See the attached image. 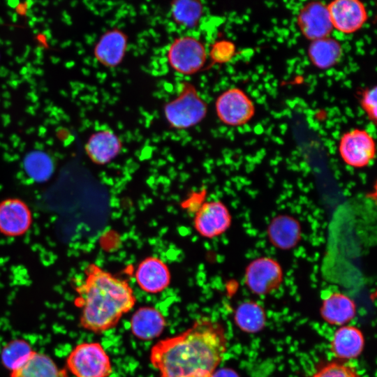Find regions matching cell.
Returning <instances> with one entry per match:
<instances>
[{
	"label": "cell",
	"instance_id": "19",
	"mask_svg": "<svg viewBox=\"0 0 377 377\" xmlns=\"http://www.w3.org/2000/svg\"><path fill=\"white\" fill-rule=\"evenodd\" d=\"M364 347V337L355 326L343 325L334 334L330 343L333 355L343 360L357 358Z\"/></svg>",
	"mask_w": 377,
	"mask_h": 377
},
{
	"label": "cell",
	"instance_id": "14",
	"mask_svg": "<svg viewBox=\"0 0 377 377\" xmlns=\"http://www.w3.org/2000/svg\"><path fill=\"white\" fill-rule=\"evenodd\" d=\"M32 223L28 205L17 198H8L0 202V232L8 237L25 234Z\"/></svg>",
	"mask_w": 377,
	"mask_h": 377
},
{
	"label": "cell",
	"instance_id": "3",
	"mask_svg": "<svg viewBox=\"0 0 377 377\" xmlns=\"http://www.w3.org/2000/svg\"><path fill=\"white\" fill-rule=\"evenodd\" d=\"M207 114V104L195 86L189 81L178 84L176 96L163 106V114L169 126L176 130L193 128Z\"/></svg>",
	"mask_w": 377,
	"mask_h": 377
},
{
	"label": "cell",
	"instance_id": "28",
	"mask_svg": "<svg viewBox=\"0 0 377 377\" xmlns=\"http://www.w3.org/2000/svg\"><path fill=\"white\" fill-rule=\"evenodd\" d=\"M360 105L369 119L374 124L377 121V87L365 89L361 94Z\"/></svg>",
	"mask_w": 377,
	"mask_h": 377
},
{
	"label": "cell",
	"instance_id": "15",
	"mask_svg": "<svg viewBox=\"0 0 377 377\" xmlns=\"http://www.w3.org/2000/svg\"><path fill=\"white\" fill-rule=\"evenodd\" d=\"M122 147L119 136L109 128L93 133L84 145L89 158L98 165L110 163L120 154Z\"/></svg>",
	"mask_w": 377,
	"mask_h": 377
},
{
	"label": "cell",
	"instance_id": "1",
	"mask_svg": "<svg viewBox=\"0 0 377 377\" xmlns=\"http://www.w3.org/2000/svg\"><path fill=\"white\" fill-rule=\"evenodd\" d=\"M226 349L222 325L200 318L184 332L157 342L149 360L160 377H212Z\"/></svg>",
	"mask_w": 377,
	"mask_h": 377
},
{
	"label": "cell",
	"instance_id": "10",
	"mask_svg": "<svg viewBox=\"0 0 377 377\" xmlns=\"http://www.w3.org/2000/svg\"><path fill=\"white\" fill-rule=\"evenodd\" d=\"M327 6L333 29L345 34L357 32L368 20L367 7L358 0H336Z\"/></svg>",
	"mask_w": 377,
	"mask_h": 377
},
{
	"label": "cell",
	"instance_id": "8",
	"mask_svg": "<svg viewBox=\"0 0 377 377\" xmlns=\"http://www.w3.org/2000/svg\"><path fill=\"white\" fill-rule=\"evenodd\" d=\"M338 151L343 163L353 168H364L376 157L374 138L366 130L353 128L341 136Z\"/></svg>",
	"mask_w": 377,
	"mask_h": 377
},
{
	"label": "cell",
	"instance_id": "6",
	"mask_svg": "<svg viewBox=\"0 0 377 377\" xmlns=\"http://www.w3.org/2000/svg\"><path fill=\"white\" fill-rule=\"evenodd\" d=\"M216 114L221 122L229 126L247 124L255 115L251 98L238 87H230L220 94L214 103Z\"/></svg>",
	"mask_w": 377,
	"mask_h": 377
},
{
	"label": "cell",
	"instance_id": "12",
	"mask_svg": "<svg viewBox=\"0 0 377 377\" xmlns=\"http://www.w3.org/2000/svg\"><path fill=\"white\" fill-rule=\"evenodd\" d=\"M128 45L127 34L119 28H112L104 32L96 43L93 54L101 65L114 68L124 61Z\"/></svg>",
	"mask_w": 377,
	"mask_h": 377
},
{
	"label": "cell",
	"instance_id": "27",
	"mask_svg": "<svg viewBox=\"0 0 377 377\" xmlns=\"http://www.w3.org/2000/svg\"><path fill=\"white\" fill-rule=\"evenodd\" d=\"M312 377H360L352 366L330 362L317 371Z\"/></svg>",
	"mask_w": 377,
	"mask_h": 377
},
{
	"label": "cell",
	"instance_id": "5",
	"mask_svg": "<svg viewBox=\"0 0 377 377\" xmlns=\"http://www.w3.org/2000/svg\"><path fill=\"white\" fill-rule=\"evenodd\" d=\"M167 60L170 68L183 75H192L205 66L208 52L205 43L191 35H182L169 45Z\"/></svg>",
	"mask_w": 377,
	"mask_h": 377
},
{
	"label": "cell",
	"instance_id": "17",
	"mask_svg": "<svg viewBox=\"0 0 377 377\" xmlns=\"http://www.w3.org/2000/svg\"><path fill=\"white\" fill-rule=\"evenodd\" d=\"M320 313L322 318L328 324L343 326L355 316L356 304L343 293L330 292L323 300Z\"/></svg>",
	"mask_w": 377,
	"mask_h": 377
},
{
	"label": "cell",
	"instance_id": "4",
	"mask_svg": "<svg viewBox=\"0 0 377 377\" xmlns=\"http://www.w3.org/2000/svg\"><path fill=\"white\" fill-rule=\"evenodd\" d=\"M66 364L74 377H108L112 372L110 358L98 342H82L75 346Z\"/></svg>",
	"mask_w": 377,
	"mask_h": 377
},
{
	"label": "cell",
	"instance_id": "16",
	"mask_svg": "<svg viewBox=\"0 0 377 377\" xmlns=\"http://www.w3.org/2000/svg\"><path fill=\"white\" fill-rule=\"evenodd\" d=\"M269 243L276 249L288 251L295 248L302 238L300 221L288 214L274 216L267 228Z\"/></svg>",
	"mask_w": 377,
	"mask_h": 377
},
{
	"label": "cell",
	"instance_id": "23",
	"mask_svg": "<svg viewBox=\"0 0 377 377\" xmlns=\"http://www.w3.org/2000/svg\"><path fill=\"white\" fill-rule=\"evenodd\" d=\"M170 11L175 24L193 29L198 25L204 14V6L197 0H175L171 2Z\"/></svg>",
	"mask_w": 377,
	"mask_h": 377
},
{
	"label": "cell",
	"instance_id": "21",
	"mask_svg": "<svg viewBox=\"0 0 377 377\" xmlns=\"http://www.w3.org/2000/svg\"><path fill=\"white\" fill-rule=\"evenodd\" d=\"M307 54L315 67L327 70L340 61L343 56V47L338 40L327 36L311 41Z\"/></svg>",
	"mask_w": 377,
	"mask_h": 377
},
{
	"label": "cell",
	"instance_id": "11",
	"mask_svg": "<svg viewBox=\"0 0 377 377\" xmlns=\"http://www.w3.org/2000/svg\"><path fill=\"white\" fill-rule=\"evenodd\" d=\"M297 24L303 36L310 41L330 36L334 29L327 6L320 1L304 5L297 16Z\"/></svg>",
	"mask_w": 377,
	"mask_h": 377
},
{
	"label": "cell",
	"instance_id": "29",
	"mask_svg": "<svg viewBox=\"0 0 377 377\" xmlns=\"http://www.w3.org/2000/svg\"><path fill=\"white\" fill-rule=\"evenodd\" d=\"M212 377H239V374L232 369L221 368L216 369Z\"/></svg>",
	"mask_w": 377,
	"mask_h": 377
},
{
	"label": "cell",
	"instance_id": "18",
	"mask_svg": "<svg viewBox=\"0 0 377 377\" xmlns=\"http://www.w3.org/2000/svg\"><path fill=\"white\" fill-rule=\"evenodd\" d=\"M166 325L162 313L154 306H141L132 315L130 327L138 339L150 341L159 337Z\"/></svg>",
	"mask_w": 377,
	"mask_h": 377
},
{
	"label": "cell",
	"instance_id": "22",
	"mask_svg": "<svg viewBox=\"0 0 377 377\" xmlns=\"http://www.w3.org/2000/svg\"><path fill=\"white\" fill-rule=\"evenodd\" d=\"M234 319L242 331L256 333L265 327L267 316L264 308L260 304L254 301H246L237 308Z\"/></svg>",
	"mask_w": 377,
	"mask_h": 377
},
{
	"label": "cell",
	"instance_id": "25",
	"mask_svg": "<svg viewBox=\"0 0 377 377\" xmlns=\"http://www.w3.org/2000/svg\"><path fill=\"white\" fill-rule=\"evenodd\" d=\"M25 167L30 176L39 180L47 178L52 171L50 161L46 156L38 152L27 156Z\"/></svg>",
	"mask_w": 377,
	"mask_h": 377
},
{
	"label": "cell",
	"instance_id": "26",
	"mask_svg": "<svg viewBox=\"0 0 377 377\" xmlns=\"http://www.w3.org/2000/svg\"><path fill=\"white\" fill-rule=\"evenodd\" d=\"M235 52V45L230 40L222 39L211 45L208 56L214 64H223L230 61Z\"/></svg>",
	"mask_w": 377,
	"mask_h": 377
},
{
	"label": "cell",
	"instance_id": "24",
	"mask_svg": "<svg viewBox=\"0 0 377 377\" xmlns=\"http://www.w3.org/2000/svg\"><path fill=\"white\" fill-rule=\"evenodd\" d=\"M33 351L29 343L22 339L8 342L1 353V363L10 371L20 366Z\"/></svg>",
	"mask_w": 377,
	"mask_h": 377
},
{
	"label": "cell",
	"instance_id": "13",
	"mask_svg": "<svg viewBox=\"0 0 377 377\" xmlns=\"http://www.w3.org/2000/svg\"><path fill=\"white\" fill-rule=\"evenodd\" d=\"M135 279L142 290L156 294L169 286L171 273L169 267L161 258L151 256L146 257L138 265Z\"/></svg>",
	"mask_w": 377,
	"mask_h": 377
},
{
	"label": "cell",
	"instance_id": "9",
	"mask_svg": "<svg viewBox=\"0 0 377 377\" xmlns=\"http://www.w3.org/2000/svg\"><path fill=\"white\" fill-rule=\"evenodd\" d=\"M232 215L221 200L204 202L195 212L193 226L202 237L213 239L225 233L231 226Z\"/></svg>",
	"mask_w": 377,
	"mask_h": 377
},
{
	"label": "cell",
	"instance_id": "7",
	"mask_svg": "<svg viewBox=\"0 0 377 377\" xmlns=\"http://www.w3.org/2000/svg\"><path fill=\"white\" fill-rule=\"evenodd\" d=\"M244 280L252 293L258 295H268L281 286L283 280V268L274 258L260 256L247 265Z\"/></svg>",
	"mask_w": 377,
	"mask_h": 377
},
{
	"label": "cell",
	"instance_id": "20",
	"mask_svg": "<svg viewBox=\"0 0 377 377\" xmlns=\"http://www.w3.org/2000/svg\"><path fill=\"white\" fill-rule=\"evenodd\" d=\"M10 377H68L65 369L45 353L33 350L27 358L10 371Z\"/></svg>",
	"mask_w": 377,
	"mask_h": 377
},
{
	"label": "cell",
	"instance_id": "2",
	"mask_svg": "<svg viewBox=\"0 0 377 377\" xmlns=\"http://www.w3.org/2000/svg\"><path fill=\"white\" fill-rule=\"evenodd\" d=\"M74 304L80 311L79 323L84 330L102 333L114 327L135 306L136 298L126 280L95 263L84 270L75 286Z\"/></svg>",
	"mask_w": 377,
	"mask_h": 377
}]
</instances>
